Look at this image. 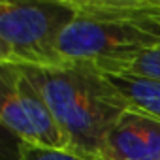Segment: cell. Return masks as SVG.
Wrapping results in <instances>:
<instances>
[{
  "label": "cell",
  "instance_id": "obj_1",
  "mask_svg": "<svg viewBox=\"0 0 160 160\" xmlns=\"http://www.w3.org/2000/svg\"><path fill=\"white\" fill-rule=\"evenodd\" d=\"M38 87L72 151L100 160L106 138L130 109L108 73L85 60H68L55 68H21Z\"/></svg>",
  "mask_w": 160,
  "mask_h": 160
},
{
  "label": "cell",
  "instance_id": "obj_2",
  "mask_svg": "<svg viewBox=\"0 0 160 160\" xmlns=\"http://www.w3.org/2000/svg\"><path fill=\"white\" fill-rule=\"evenodd\" d=\"M75 17L60 38L68 60L122 73L139 55L160 47V0H72Z\"/></svg>",
  "mask_w": 160,
  "mask_h": 160
},
{
  "label": "cell",
  "instance_id": "obj_3",
  "mask_svg": "<svg viewBox=\"0 0 160 160\" xmlns=\"http://www.w3.org/2000/svg\"><path fill=\"white\" fill-rule=\"evenodd\" d=\"M73 17L72 0H2L0 66L55 68L66 64L60 38Z\"/></svg>",
  "mask_w": 160,
  "mask_h": 160
},
{
  "label": "cell",
  "instance_id": "obj_4",
  "mask_svg": "<svg viewBox=\"0 0 160 160\" xmlns=\"http://www.w3.org/2000/svg\"><path fill=\"white\" fill-rule=\"evenodd\" d=\"M2 126L19 141L47 149H68L70 141L57 122L51 108L21 68L2 66Z\"/></svg>",
  "mask_w": 160,
  "mask_h": 160
},
{
  "label": "cell",
  "instance_id": "obj_5",
  "mask_svg": "<svg viewBox=\"0 0 160 160\" xmlns=\"http://www.w3.org/2000/svg\"><path fill=\"white\" fill-rule=\"evenodd\" d=\"M100 160H160V121L128 109L106 138Z\"/></svg>",
  "mask_w": 160,
  "mask_h": 160
},
{
  "label": "cell",
  "instance_id": "obj_6",
  "mask_svg": "<svg viewBox=\"0 0 160 160\" xmlns=\"http://www.w3.org/2000/svg\"><path fill=\"white\" fill-rule=\"evenodd\" d=\"M108 77L124 96L130 109L160 121V79L132 73H108Z\"/></svg>",
  "mask_w": 160,
  "mask_h": 160
},
{
  "label": "cell",
  "instance_id": "obj_7",
  "mask_svg": "<svg viewBox=\"0 0 160 160\" xmlns=\"http://www.w3.org/2000/svg\"><path fill=\"white\" fill-rule=\"evenodd\" d=\"M17 160H92V158H87L68 149H47V147H36V145L19 141Z\"/></svg>",
  "mask_w": 160,
  "mask_h": 160
},
{
  "label": "cell",
  "instance_id": "obj_8",
  "mask_svg": "<svg viewBox=\"0 0 160 160\" xmlns=\"http://www.w3.org/2000/svg\"><path fill=\"white\" fill-rule=\"evenodd\" d=\"M122 73H132V75L160 79V47L145 51L143 55H139Z\"/></svg>",
  "mask_w": 160,
  "mask_h": 160
}]
</instances>
